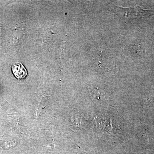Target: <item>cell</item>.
<instances>
[{"label": "cell", "mask_w": 154, "mask_h": 154, "mask_svg": "<svg viewBox=\"0 0 154 154\" xmlns=\"http://www.w3.org/2000/svg\"><path fill=\"white\" fill-rule=\"evenodd\" d=\"M132 49L135 53H144V48L142 45H133Z\"/></svg>", "instance_id": "obj_3"}, {"label": "cell", "mask_w": 154, "mask_h": 154, "mask_svg": "<svg viewBox=\"0 0 154 154\" xmlns=\"http://www.w3.org/2000/svg\"><path fill=\"white\" fill-rule=\"evenodd\" d=\"M13 74L18 79L24 78L27 76V72L25 67L21 63L14 64L12 67Z\"/></svg>", "instance_id": "obj_2"}, {"label": "cell", "mask_w": 154, "mask_h": 154, "mask_svg": "<svg viewBox=\"0 0 154 154\" xmlns=\"http://www.w3.org/2000/svg\"><path fill=\"white\" fill-rule=\"evenodd\" d=\"M112 8L115 14L126 20L135 19L138 18L147 16L152 11L143 9L138 5L134 7L122 8L112 4Z\"/></svg>", "instance_id": "obj_1"}]
</instances>
